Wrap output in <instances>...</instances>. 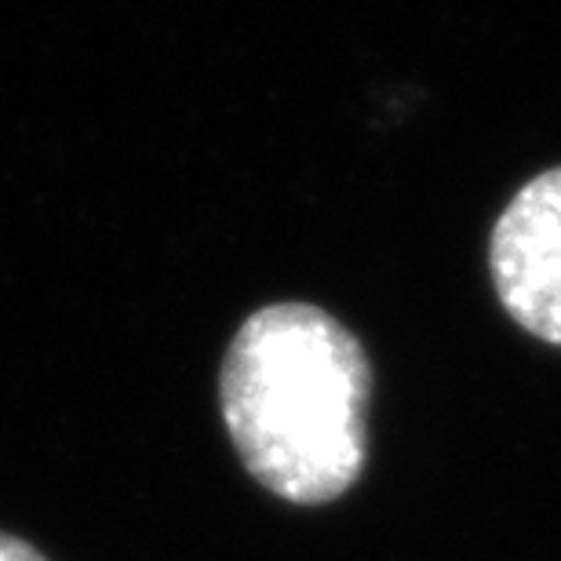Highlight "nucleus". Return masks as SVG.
<instances>
[{"mask_svg": "<svg viewBox=\"0 0 561 561\" xmlns=\"http://www.w3.org/2000/svg\"><path fill=\"white\" fill-rule=\"evenodd\" d=\"M368 387L362 343L332 313L274 302L233 335L219 401L244 470L274 496L318 507L365 470Z\"/></svg>", "mask_w": 561, "mask_h": 561, "instance_id": "f257e3e1", "label": "nucleus"}, {"mask_svg": "<svg viewBox=\"0 0 561 561\" xmlns=\"http://www.w3.org/2000/svg\"><path fill=\"white\" fill-rule=\"evenodd\" d=\"M492 285L536 340L561 346V168L529 179L489 241Z\"/></svg>", "mask_w": 561, "mask_h": 561, "instance_id": "f03ea898", "label": "nucleus"}, {"mask_svg": "<svg viewBox=\"0 0 561 561\" xmlns=\"http://www.w3.org/2000/svg\"><path fill=\"white\" fill-rule=\"evenodd\" d=\"M0 561H48L37 547L19 540V536L11 533H0Z\"/></svg>", "mask_w": 561, "mask_h": 561, "instance_id": "7ed1b4c3", "label": "nucleus"}]
</instances>
